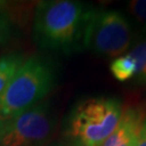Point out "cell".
Instances as JSON below:
<instances>
[{"mask_svg": "<svg viewBox=\"0 0 146 146\" xmlns=\"http://www.w3.org/2000/svg\"><path fill=\"white\" fill-rule=\"evenodd\" d=\"M134 146H146V118L143 122V125L141 128V131L139 133L137 140Z\"/></svg>", "mask_w": 146, "mask_h": 146, "instance_id": "7c38bea8", "label": "cell"}, {"mask_svg": "<svg viewBox=\"0 0 146 146\" xmlns=\"http://www.w3.org/2000/svg\"><path fill=\"white\" fill-rule=\"evenodd\" d=\"M146 118V108L129 106L123 108L119 123L101 146H134Z\"/></svg>", "mask_w": 146, "mask_h": 146, "instance_id": "8992f818", "label": "cell"}, {"mask_svg": "<svg viewBox=\"0 0 146 146\" xmlns=\"http://www.w3.org/2000/svg\"><path fill=\"white\" fill-rule=\"evenodd\" d=\"M91 7L76 0L39 2L34 14V39L43 50L72 53L82 48Z\"/></svg>", "mask_w": 146, "mask_h": 146, "instance_id": "6da1fadb", "label": "cell"}, {"mask_svg": "<svg viewBox=\"0 0 146 146\" xmlns=\"http://www.w3.org/2000/svg\"><path fill=\"white\" fill-rule=\"evenodd\" d=\"M49 146H74V145H72L70 143H67V144H65V143H58V144H52V145H49Z\"/></svg>", "mask_w": 146, "mask_h": 146, "instance_id": "4fadbf2b", "label": "cell"}, {"mask_svg": "<svg viewBox=\"0 0 146 146\" xmlns=\"http://www.w3.org/2000/svg\"><path fill=\"white\" fill-rule=\"evenodd\" d=\"M12 35V26L9 19L0 13V47L9 41Z\"/></svg>", "mask_w": 146, "mask_h": 146, "instance_id": "8fae6325", "label": "cell"}, {"mask_svg": "<svg viewBox=\"0 0 146 146\" xmlns=\"http://www.w3.org/2000/svg\"><path fill=\"white\" fill-rule=\"evenodd\" d=\"M24 61V56L19 53H8L0 56V96Z\"/></svg>", "mask_w": 146, "mask_h": 146, "instance_id": "52a82bcc", "label": "cell"}, {"mask_svg": "<svg viewBox=\"0 0 146 146\" xmlns=\"http://www.w3.org/2000/svg\"><path fill=\"white\" fill-rule=\"evenodd\" d=\"M110 69L114 78L121 82L133 80L135 77V62L128 53L122 56L114 58L110 63Z\"/></svg>", "mask_w": 146, "mask_h": 146, "instance_id": "ba28073f", "label": "cell"}, {"mask_svg": "<svg viewBox=\"0 0 146 146\" xmlns=\"http://www.w3.org/2000/svg\"><path fill=\"white\" fill-rule=\"evenodd\" d=\"M55 80L51 61L38 55L26 58L0 96V123L41 103Z\"/></svg>", "mask_w": 146, "mask_h": 146, "instance_id": "7a4b0ae2", "label": "cell"}, {"mask_svg": "<svg viewBox=\"0 0 146 146\" xmlns=\"http://www.w3.org/2000/svg\"><path fill=\"white\" fill-rule=\"evenodd\" d=\"M133 41L130 22L116 10L91 9L82 48L104 58H116L129 52Z\"/></svg>", "mask_w": 146, "mask_h": 146, "instance_id": "277c9868", "label": "cell"}, {"mask_svg": "<svg viewBox=\"0 0 146 146\" xmlns=\"http://www.w3.org/2000/svg\"><path fill=\"white\" fill-rule=\"evenodd\" d=\"M128 12L136 22L146 26V0H132L127 5Z\"/></svg>", "mask_w": 146, "mask_h": 146, "instance_id": "30bf717a", "label": "cell"}, {"mask_svg": "<svg viewBox=\"0 0 146 146\" xmlns=\"http://www.w3.org/2000/svg\"><path fill=\"white\" fill-rule=\"evenodd\" d=\"M55 129V118L41 102L0 123V146H46Z\"/></svg>", "mask_w": 146, "mask_h": 146, "instance_id": "5b68a950", "label": "cell"}, {"mask_svg": "<svg viewBox=\"0 0 146 146\" xmlns=\"http://www.w3.org/2000/svg\"><path fill=\"white\" fill-rule=\"evenodd\" d=\"M122 113L121 101L117 98L82 100L68 114L65 135L74 146H101L115 131Z\"/></svg>", "mask_w": 146, "mask_h": 146, "instance_id": "3957f363", "label": "cell"}, {"mask_svg": "<svg viewBox=\"0 0 146 146\" xmlns=\"http://www.w3.org/2000/svg\"><path fill=\"white\" fill-rule=\"evenodd\" d=\"M128 54L134 60L136 66L133 82L139 86H146V37L134 43Z\"/></svg>", "mask_w": 146, "mask_h": 146, "instance_id": "9c48e42d", "label": "cell"}]
</instances>
